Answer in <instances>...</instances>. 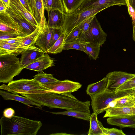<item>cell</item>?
I'll list each match as a JSON object with an SVG mask.
<instances>
[{
	"mask_svg": "<svg viewBox=\"0 0 135 135\" xmlns=\"http://www.w3.org/2000/svg\"><path fill=\"white\" fill-rule=\"evenodd\" d=\"M29 99L41 105L50 108L77 110L90 113V101L83 102L71 97L52 92L30 94Z\"/></svg>",
	"mask_w": 135,
	"mask_h": 135,
	"instance_id": "obj_1",
	"label": "cell"
},
{
	"mask_svg": "<svg viewBox=\"0 0 135 135\" xmlns=\"http://www.w3.org/2000/svg\"><path fill=\"white\" fill-rule=\"evenodd\" d=\"M0 125L1 135H36L42 124L40 121L14 115L10 118L2 116Z\"/></svg>",
	"mask_w": 135,
	"mask_h": 135,
	"instance_id": "obj_2",
	"label": "cell"
},
{
	"mask_svg": "<svg viewBox=\"0 0 135 135\" xmlns=\"http://www.w3.org/2000/svg\"><path fill=\"white\" fill-rule=\"evenodd\" d=\"M0 89L16 94L52 92L51 90L33 79H22L12 80L8 83L7 85L4 84L1 85Z\"/></svg>",
	"mask_w": 135,
	"mask_h": 135,
	"instance_id": "obj_3",
	"label": "cell"
},
{
	"mask_svg": "<svg viewBox=\"0 0 135 135\" xmlns=\"http://www.w3.org/2000/svg\"><path fill=\"white\" fill-rule=\"evenodd\" d=\"M23 69L16 56L10 54L0 55V82L9 83Z\"/></svg>",
	"mask_w": 135,
	"mask_h": 135,
	"instance_id": "obj_4",
	"label": "cell"
},
{
	"mask_svg": "<svg viewBox=\"0 0 135 135\" xmlns=\"http://www.w3.org/2000/svg\"><path fill=\"white\" fill-rule=\"evenodd\" d=\"M135 92L131 89L120 91H111L105 90L96 94L90 96L91 106L93 112L97 115L103 112L107 109L111 102Z\"/></svg>",
	"mask_w": 135,
	"mask_h": 135,
	"instance_id": "obj_5",
	"label": "cell"
},
{
	"mask_svg": "<svg viewBox=\"0 0 135 135\" xmlns=\"http://www.w3.org/2000/svg\"><path fill=\"white\" fill-rule=\"evenodd\" d=\"M107 8L106 6H102L87 9L76 13L65 15L63 30L66 35V38L75 27L83 21Z\"/></svg>",
	"mask_w": 135,
	"mask_h": 135,
	"instance_id": "obj_6",
	"label": "cell"
},
{
	"mask_svg": "<svg viewBox=\"0 0 135 135\" xmlns=\"http://www.w3.org/2000/svg\"><path fill=\"white\" fill-rule=\"evenodd\" d=\"M107 34L104 31L95 15L86 32L80 33V39L98 46H102L106 40Z\"/></svg>",
	"mask_w": 135,
	"mask_h": 135,
	"instance_id": "obj_7",
	"label": "cell"
},
{
	"mask_svg": "<svg viewBox=\"0 0 135 135\" xmlns=\"http://www.w3.org/2000/svg\"><path fill=\"white\" fill-rule=\"evenodd\" d=\"M52 92L67 96L75 97L71 93L78 90L82 85L79 82L66 79L42 84Z\"/></svg>",
	"mask_w": 135,
	"mask_h": 135,
	"instance_id": "obj_8",
	"label": "cell"
},
{
	"mask_svg": "<svg viewBox=\"0 0 135 135\" xmlns=\"http://www.w3.org/2000/svg\"><path fill=\"white\" fill-rule=\"evenodd\" d=\"M6 13L22 28L26 35L32 33L37 28L10 2Z\"/></svg>",
	"mask_w": 135,
	"mask_h": 135,
	"instance_id": "obj_9",
	"label": "cell"
},
{
	"mask_svg": "<svg viewBox=\"0 0 135 135\" xmlns=\"http://www.w3.org/2000/svg\"><path fill=\"white\" fill-rule=\"evenodd\" d=\"M135 75V74L125 71H115L109 73L106 76L108 79V84L105 90L116 91L120 86Z\"/></svg>",
	"mask_w": 135,
	"mask_h": 135,
	"instance_id": "obj_10",
	"label": "cell"
},
{
	"mask_svg": "<svg viewBox=\"0 0 135 135\" xmlns=\"http://www.w3.org/2000/svg\"><path fill=\"white\" fill-rule=\"evenodd\" d=\"M115 5L127 6L126 0H84L81 6L73 13L102 6L108 8Z\"/></svg>",
	"mask_w": 135,
	"mask_h": 135,
	"instance_id": "obj_11",
	"label": "cell"
},
{
	"mask_svg": "<svg viewBox=\"0 0 135 135\" xmlns=\"http://www.w3.org/2000/svg\"><path fill=\"white\" fill-rule=\"evenodd\" d=\"M45 53L34 44L29 46L21 53L20 62L24 68L43 56Z\"/></svg>",
	"mask_w": 135,
	"mask_h": 135,
	"instance_id": "obj_12",
	"label": "cell"
},
{
	"mask_svg": "<svg viewBox=\"0 0 135 135\" xmlns=\"http://www.w3.org/2000/svg\"><path fill=\"white\" fill-rule=\"evenodd\" d=\"M0 31L18 32L24 33L22 28L6 12L0 13Z\"/></svg>",
	"mask_w": 135,
	"mask_h": 135,
	"instance_id": "obj_13",
	"label": "cell"
},
{
	"mask_svg": "<svg viewBox=\"0 0 135 135\" xmlns=\"http://www.w3.org/2000/svg\"><path fill=\"white\" fill-rule=\"evenodd\" d=\"M47 11L49 18L47 27L63 29L65 15L57 9H50Z\"/></svg>",
	"mask_w": 135,
	"mask_h": 135,
	"instance_id": "obj_14",
	"label": "cell"
},
{
	"mask_svg": "<svg viewBox=\"0 0 135 135\" xmlns=\"http://www.w3.org/2000/svg\"><path fill=\"white\" fill-rule=\"evenodd\" d=\"M54 62L53 59L48 54H45L39 59L25 66L24 68L40 72L53 66Z\"/></svg>",
	"mask_w": 135,
	"mask_h": 135,
	"instance_id": "obj_15",
	"label": "cell"
},
{
	"mask_svg": "<svg viewBox=\"0 0 135 135\" xmlns=\"http://www.w3.org/2000/svg\"><path fill=\"white\" fill-rule=\"evenodd\" d=\"M53 29L47 26L41 29L40 32L35 43L45 53H47L49 49Z\"/></svg>",
	"mask_w": 135,
	"mask_h": 135,
	"instance_id": "obj_16",
	"label": "cell"
},
{
	"mask_svg": "<svg viewBox=\"0 0 135 135\" xmlns=\"http://www.w3.org/2000/svg\"><path fill=\"white\" fill-rule=\"evenodd\" d=\"M107 121L110 125L117 126L121 128L135 129V115L109 117Z\"/></svg>",
	"mask_w": 135,
	"mask_h": 135,
	"instance_id": "obj_17",
	"label": "cell"
},
{
	"mask_svg": "<svg viewBox=\"0 0 135 135\" xmlns=\"http://www.w3.org/2000/svg\"><path fill=\"white\" fill-rule=\"evenodd\" d=\"M105 111L103 118L135 115V107L109 108Z\"/></svg>",
	"mask_w": 135,
	"mask_h": 135,
	"instance_id": "obj_18",
	"label": "cell"
},
{
	"mask_svg": "<svg viewBox=\"0 0 135 135\" xmlns=\"http://www.w3.org/2000/svg\"><path fill=\"white\" fill-rule=\"evenodd\" d=\"M0 94L4 100H13L20 102L30 107H36L31 105H34L41 109L42 106L34 102L26 97L19 95L18 94L11 93L8 92L0 90Z\"/></svg>",
	"mask_w": 135,
	"mask_h": 135,
	"instance_id": "obj_19",
	"label": "cell"
},
{
	"mask_svg": "<svg viewBox=\"0 0 135 135\" xmlns=\"http://www.w3.org/2000/svg\"><path fill=\"white\" fill-rule=\"evenodd\" d=\"M29 46H19L0 41V55L7 54L19 55Z\"/></svg>",
	"mask_w": 135,
	"mask_h": 135,
	"instance_id": "obj_20",
	"label": "cell"
},
{
	"mask_svg": "<svg viewBox=\"0 0 135 135\" xmlns=\"http://www.w3.org/2000/svg\"><path fill=\"white\" fill-rule=\"evenodd\" d=\"M35 0V12L34 18L39 27L42 29L47 26L44 15L45 7L42 0Z\"/></svg>",
	"mask_w": 135,
	"mask_h": 135,
	"instance_id": "obj_21",
	"label": "cell"
},
{
	"mask_svg": "<svg viewBox=\"0 0 135 135\" xmlns=\"http://www.w3.org/2000/svg\"><path fill=\"white\" fill-rule=\"evenodd\" d=\"M97 115L93 112L90 116V127L88 135H104L102 128L103 125L98 119Z\"/></svg>",
	"mask_w": 135,
	"mask_h": 135,
	"instance_id": "obj_22",
	"label": "cell"
},
{
	"mask_svg": "<svg viewBox=\"0 0 135 135\" xmlns=\"http://www.w3.org/2000/svg\"><path fill=\"white\" fill-rule=\"evenodd\" d=\"M108 84V79L105 77L100 81L89 84L87 87L86 93L90 96L105 91Z\"/></svg>",
	"mask_w": 135,
	"mask_h": 135,
	"instance_id": "obj_23",
	"label": "cell"
},
{
	"mask_svg": "<svg viewBox=\"0 0 135 135\" xmlns=\"http://www.w3.org/2000/svg\"><path fill=\"white\" fill-rule=\"evenodd\" d=\"M10 2L36 28L39 27L32 15L26 9L19 0H10Z\"/></svg>",
	"mask_w": 135,
	"mask_h": 135,
	"instance_id": "obj_24",
	"label": "cell"
},
{
	"mask_svg": "<svg viewBox=\"0 0 135 135\" xmlns=\"http://www.w3.org/2000/svg\"><path fill=\"white\" fill-rule=\"evenodd\" d=\"M80 40L82 46L90 60H96L99 58L100 47L96 46L90 42Z\"/></svg>",
	"mask_w": 135,
	"mask_h": 135,
	"instance_id": "obj_25",
	"label": "cell"
},
{
	"mask_svg": "<svg viewBox=\"0 0 135 135\" xmlns=\"http://www.w3.org/2000/svg\"><path fill=\"white\" fill-rule=\"evenodd\" d=\"M47 112L53 114L63 115L73 117L88 121H89L91 114L90 113L77 110H67L65 111L57 112Z\"/></svg>",
	"mask_w": 135,
	"mask_h": 135,
	"instance_id": "obj_26",
	"label": "cell"
},
{
	"mask_svg": "<svg viewBox=\"0 0 135 135\" xmlns=\"http://www.w3.org/2000/svg\"><path fill=\"white\" fill-rule=\"evenodd\" d=\"M65 15L73 13L81 5L84 0H61Z\"/></svg>",
	"mask_w": 135,
	"mask_h": 135,
	"instance_id": "obj_27",
	"label": "cell"
},
{
	"mask_svg": "<svg viewBox=\"0 0 135 135\" xmlns=\"http://www.w3.org/2000/svg\"><path fill=\"white\" fill-rule=\"evenodd\" d=\"M66 35L64 31L62 32L59 38L53 45L49 48L47 53L56 54L61 52L64 50Z\"/></svg>",
	"mask_w": 135,
	"mask_h": 135,
	"instance_id": "obj_28",
	"label": "cell"
},
{
	"mask_svg": "<svg viewBox=\"0 0 135 135\" xmlns=\"http://www.w3.org/2000/svg\"><path fill=\"white\" fill-rule=\"evenodd\" d=\"M134 93L117 100V103L114 107H135Z\"/></svg>",
	"mask_w": 135,
	"mask_h": 135,
	"instance_id": "obj_29",
	"label": "cell"
},
{
	"mask_svg": "<svg viewBox=\"0 0 135 135\" xmlns=\"http://www.w3.org/2000/svg\"><path fill=\"white\" fill-rule=\"evenodd\" d=\"M41 31V29L37 27L35 30L31 34L22 37V42L25 46H29L34 45Z\"/></svg>",
	"mask_w": 135,
	"mask_h": 135,
	"instance_id": "obj_30",
	"label": "cell"
},
{
	"mask_svg": "<svg viewBox=\"0 0 135 135\" xmlns=\"http://www.w3.org/2000/svg\"><path fill=\"white\" fill-rule=\"evenodd\" d=\"M33 79L42 84L56 81L59 80L54 77L52 74L46 73L43 71L35 75Z\"/></svg>",
	"mask_w": 135,
	"mask_h": 135,
	"instance_id": "obj_31",
	"label": "cell"
},
{
	"mask_svg": "<svg viewBox=\"0 0 135 135\" xmlns=\"http://www.w3.org/2000/svg\"><path fill=\"white\" fill-rule=\"evenodd\" d=\"M51 9H58L65 15L61 0H47L46 10L47 11Z\"/></svg>",
	"mask_w": 135,
	"mask_h": 135,
	"instance_id": "obj_32",
	"label": "cell"
},
{
	"mask_svg": "<svg viewBox=\"0 0 135 135\" xmlns=\"http://www.w3.org/2000/svg\"><path fill=\"white\" fill-rule=\"evenodd\" d=\"M26 35L24 33L18 32H2L0 31V41L20 37Z\"/></svg>",
	"mask_w": 135,
	"mask_h": 135,
	"instance_id": "obj_33",
	"label": "cell"
},
{
	"mask_svg": "<svg viewBox=\"0 0 135 135\" xmlns=\"http://www.w3.org/2000/svg\"><path fill=\"white\" fill-rule=\"evenodd\" d=\"M70 49L81 51L86 53L85 51L81 45V41L79 38L76 40L69 42L65 44L63 50H69Z\"/></svg>",
	"mask_w": 135,
	"mask_h": 135,
	"instance_id": "obj_34",
	"label": "cell"
},
{
	"mask_svg": "<svg viewBox=\"0 0 135 135\" xmlns=\"http://www.w3.org/2000/svg\"><path fill=\"white\" fill-rule=\"evenodd\" d=\"M81 31V30L78 26L75 27L66 37L65 43L79 39Z\"/></svg>",
	"mask_w": 135,
	"mask_h": 135,
	"instance_id": "obj_35",
	"label": "cell"
},
{
	"mask_svg": "<svg viewBox=\"0 0 135 135\" xmlns=\"http://www.w3.org/2000/svg\"><path fill=\"white\" fill-rule=\"evenodd\" d=\"M135 87V75L129 79L118 88L116 91L132 89Z\"/></svg>",
	"mask_w": 135,
	"mask_h": 135,
	"instance_id": "obj_36",
	"label": "cell"
},
{
	"mask_svg": "<svg viewBox=\"0 0 135 135\" xmlns=\"http://www.w3.org/2000/svg\"><path fill=\"white\" fill-rule=\"evenodd\" d=\"M64 31V30L62 29L53 28L49 44V49L55 43L59 38Z\"/></svg>",
	"mask_w": 135,
	"mask_h": 135,
	"instance_id": "obj_37",
	"label": "cell"
},
{
	"mask_svg": "<svg viewBox=\"0 0 135 135\" xmlns=\"http://www.w3.org/2000/svg\"><path fill=\"white\" fill-rule=\"evenodd\" d=\"M126 2L128 13L132 18L133 28L132 38L135 42V10L129 4L127 0H126Z\"/></svg>",
	"mask_w": 135,
	"mask_h": 135,
	"instance_id": "obj_38",
	"label": "cell"
},
{
	"mask_svg": "<svg viewBox=\"0 0 135 135\" xmlns=\"http://www.w3.org/2000/svg\"><path fill=\"white\" fill-rule=\"evenodd\" d=\"M102 128L104 135H126L122 130L116 128H104L103 126Z\"/></svg>",
	"mask_w": 135,
	"mask_h": 135,
	"instance_id": "obj_39",
	"label": "cell"
},
{
	"mask_svg": "<svg viewBox=\"0 0 135 135\" xmlns=\"http://www.w3.org/2000/svg\"><path fill=\"white\" fill-rule=\"evenodd\" d=\"M95 15L91 16L85 20L78 26L81 30L80 33H85L88 31L92 20Z\"/></svg>",
	"mask_w": 135,
	"mask_h": 135,
	"instance_id": "obj_40",
	"label": "cell"
},
{
	"mask_svg": "<svg viewBox=\"0 0 135 135\" xmlns=\"http://www.w3.org/2000/svg\"><path fill=\"white\" fill-rule=\"evenodd\" d=\"M22 37H20L11 39L5 40L0 41L19 46H27L24 45L22 44Z\"/></svg>",
	"mask_w": 135,
	"mask_h": 135,
	"instance_id": "obj_41",
	"label": "cell"
},
{
	"mask_svg": "<svg viewBox=\"0 0 135 135\" xmlns=\"http://www.w3.org/2000/svg\"><path fill=\"white\" fill-rule=\"evenodd\" d=\"M15 110L11 108H8L4 109L3 112V116L7 118H10L15 114Z\"/></svg>",
	"mask_w": 135,
	"mask_h": 135,
	"instance_id": "obj_42",
	"label": "cell"
},
{
	"mask_svg": "<svg viewBox=\"0 0 135 135\" xmlns=\"http://www.w3.org/2000/svg\"><path fill=\"white\" fill-rule=\"evenodd\" d=\"M28 2L32 11V14L34 17L35 12V0H28Z\"/></svg>",
	"mask_w": 135,
	"mask_h": 135,
	"instance_id": "obj_43",
	"label": "cell"
},
{
	"mask_svg": "<svg viewBox=\"0 0 135 135\" xmlns=\"http://www.w3.org/2000/svg\"><path fill=\"white\" fill-rule=\"evenodd\" d=\"M20 2L26 9L32 14V11L30 6L28 3L25 0H19Z\"/></svg>",
	"mask_w": 135,
	"mask_h": 135,
	"instance_id": "obj_44",
	"label": "cell"
},
{
	"mask_svg": "<svg viewBox=\"0 0 135 135\" xmlns=\"http://www.w3.org/2000/svg\"><path fill=\"white\" fill-rule=\"evenodd\" d=\"M7 7L3 3L0 1V13H5L6 12Z\"/></svg>",
	"mask_w": 135,
	"mask_h": 135,
	"instance_id": "obj_45",
	"label": "cell"
},
{
	"mask_svg": "<svg viewBox=\"0 0 135 135\" xmlns=\"http://www.w3.org/2000/svg\"><path fill=\"white\" fill-rule=\"evenodd\" d=\"M117 100H115L111 102L108 105L107 107V109L109 108H113L115 107L117 103Z\"/></svg>",
	"mask_w": 135,
	"mask_h": 135,
	"instance_id": "obj_46",
	"label": "cell"
},
{
	"mask_svg": "<svg viewBox=\"0 0 135 135\" xmlns=\"http://www.w3.org/2000/svg\"><path fill=\"white\" fill-rule=\"evenodd\" d=\"M129 4L135 10V0H127Z\"/></svg>",
	"mask_w": 135,
	"mask_h": 135,
	"instance_id": "obj_47",
	"label": "cell"
},
{
	"mask_svg": "<svg viewBox=\"0 0 135 135\" xmlns=\"http://www.w3.org/2000/svg\"><path fill=\"white\" fill-rule=\"evenodd\" d=\"M0 1L3 3L7 7L9 6L10 3V1L9 0H0Z\"/></svg>",
	"mask_w": 135,
	"mask_h": 135,
	"instance_id": "obj_48",
	"label": "cell"
},
{
	"mask_svg": "<svg viewBox=\"0 0 135 135\" xmlns=\"http://www.w3.org/2000/svg\"><path fill=\"white\" fill-rule=\"evenodd\" d=\"M43 3L45 7V9L46 10L47 8V0H42Z\"/></svg>",
	"mask_w": 135,
	"mask_h": 135,
	"instance_id": "obj_49",
	"label": "cell"
},
{
	"mask_svg": "<svg viewBox=\"0 0 135 135\" xmlns=\"http://www.w3.org/2000/svg\"><path fill=\"white\" fill-rule=\"evenodd\" d=\"M61 135V134H66L65 133H54V134H50V135Z\"/></svg>",
	"mask_w": 135,
	"mask_h": 135,
	"instance_id": "obj_50",
	"label": "cell"
},
{
	"mask_svg": "<svg viewBox=\"0 0 135 135\" xmlns=\"http://www.w3.org/2000/svg\"><path fill=\"white\" fill-rule=\"evenodd\" d=\"M28 3V0H25ZM29 4V3H28Z\"/></svg>",
	"mask_w": 135,
	"mask_h": 135,
	"instance_id": "obj_51",
	"label": "cell"
},
{
	"mask_svg": "<svg viewBox=\"0 0 135 135\" xmlns=\"http://www.w3.org/2000/svg\"><path fill=\"white\" fill-rule=\"evenodd\" d=\"M132 89H133V90H135V87L133 88Z\"/></svg>",
	"mask_w": 135,
	"mask_h": 135,
	"instance_id": "obj_52",
	"label": "cell"
},
{
	"mask_svg": "<svg viewBox=\"0 0 135 135\" xmlns=\"http://www.w3.org/2000/svg\"><path fill=\"white\" fill-rule=\"evenodd\" d=\"M134 95L135 99V93H134Z\"/></svg>",
	"mask_w": 135,
	"mask_h": 135,
	"instance_id": "obj_53",
	"label": "cell"
},
{
	"mask_svg": "<svg viewBox=\"0 0 135 135\" xmlns=\"http://www.w3.org/2000/svg\"><path fill=\"white\" fill-rule=\"evenodd\" d=\"M9 1H10V0H9Z\"/></svg>",
	"mask_w": 135,
	"mask_h": 135,
	"instance_id": "obj_54",
	"label": "cell"
}]
</instances>
